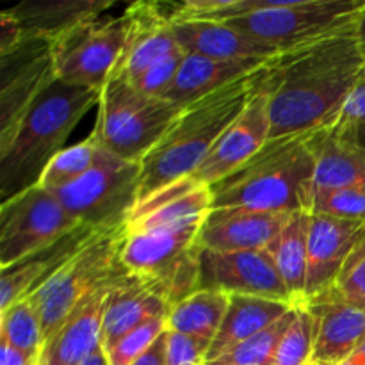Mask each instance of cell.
Listing matches in <instances>:
<instances>
[{
  "label": "cell",
  "instance_id": "cell-1",
  "mask_svg": "<svg viewBox=\"0 0 365 365\" xmlns=\"http://www.w3.org/2000/svg\"><path fill=\"white\" fill-rule=\"evenodd\" d=\"M356 18L267 59L259 73V89L267 98L269 139L317 130L337 120L365 63Z\"/></svg>",
  "mask_w": 365,
  "mask_h": 365
},
{
  "label": "cell",
  "instance_id": "cell-2",
  "mask_svg": "<svg viewBox=\"0 0 365 365\" xmlns=\"http://www.w3.org/2000/svg\"><path fill=\"white\" fill-rule=\"evenodd\" d=\"M314 134L269 139L248 163L210 185L212 209L245 207L274 214L312 212L316 153Z\"/></svg>",
  "mask_w": 365,
  "mask_h": 365
},
{
  "label": "cell",
  "instance_id": "cell-3",
  "mask_svg": "<svg viewBox=\"0 0 365 365\" xmlns=\"http://www.w3.org/2000/svg\"><path fill=\"white\" fill-rule=\"evenodd\" d=\"M260 70L182 107L163 139L141 160L139 200L196 173L225 130L255 96Z\"/></svg>",
  "mask_w": 365,
  "mask_h": 365
},
{
  "label": "cell",
  "instance_id": "cell-4",
  "mask_svg": "<svg viewBox=\"0 0 365 365\" xmlns=\"http://www.w3.org/2000/svg\"><path fill=\"white\" fill-rule=\"evenodd\" d=\"M365 0H189L178 2V20H220L237 31L287 50L351 24Z\"/></svg>",
  "mask_w": 365,
  "mask_h": 365
},
{
  "label": "cell",
  "instance_id": "cell-5",
  "mask_svg": "<svg viewBox=\"0 0 365 365\" xmlns=\"http://www.w3.org/2000/svg\"><path fill=\"white\" fill-rule=\"evenodd\" d=\"M100 91L57 78L32 103L6 145L0 146V200L39 184L50 160L64 150L68 135L91 107Z\"/></svg>",
  "mask_w": 365,
  "mask_h": 365
},
{
  "label": "cell",
  "instance_id": "cell-6",
  "mask_svg": "<svg viewBox=\"0 0 365 365\" xmlns=\"http://www.w3.org/2000/svg\"><path fill=\"white\" fill-rule=\"evenodd\" d=\"M96 107V123L89 138L106 152L139 164L182 109L166 98L143 95L123 75H110Z\"/></svg>",
  "mask_w": 365,
  "mask_h": 365
},
{
  "label": "cell",
  "instance_id": "cell-7",
  "mask_svg": "<svg viewBox=\"0 0 365 365\" xmlns=\"http://www.w3.org/2000/svg\"><path fill=\"white\" fill-rule=\"evenodd\" d=\"M125 235L127 227L96 234L66 266L27 296L41 319L45 344L96 289L128 273L121 264Z\"/></svg>",
  "mask_w": 365,
  "mask_h": 365
},
{
  "label": "cell",
  "instance_id": "cell-8",
  "mask_svg": "<svg viewBox=\"0 0 365 365\" xmlns=\"http://www.w3.org/2000/svg\"><path fill=\"white\" fill-rule=\"evenodd\" d=\"M200 227L125 235L121 264L128 273L145 278L170 310L200 291Z\"/></svg>",
  "mask_w": 365,
  "mask_h": 365
},
{
  "label": "cell",
  "instance_id": "cell-9",
  "mask_svg": "<svg viewBox=\"0 0 365 365\" xmlns=\"http://www.w3.org/2000/svg\"><path fill=\"white\" fill-rule=\"evenodd\" d=\"M141 164L100 150L95 166L68 187L53 191L81 225L107 232L127 227L139 202Z\"/></svg>",
  "mask_w": 365,
  "mask_h": 365
},
{
  "label": "cell",
  "instance_id": "cell-10",
  "mask_svg": "<svg viewBox=\"0 0 365 365\" xmlns=\"http://www.w3.org/2000/svg\"><path fill=\"white\" fill-rule=\"evenodd\" d=\"M81 227L56 196L34 185L0 207V267L13 266Z\"/></svg>",
  "mask_w": 365,
  "mask_h": 365
},
{
  "label": "cell",
  "instance_id": "cell-11",
  "mask_svg": "<svg viewBox=\"0 0 365 365\" xmlns=\"http://www.w3.org/2000/svg\"><path fill=\"white\" fill-rule=\"evenodd\" d=\"M127 41V18L100 16L77 25L53 41L57 78L102 91L116 70Z\"/></svg>",
  "mask_w": 365,
  "mask_h": 365
},
{
  "label": "cell",
  "instance_id": "cell-12",
  "mask_svg": "<svg viewBox=\"0 0 365 365\" xmlns=\"http://www.w3.org/2000/svg\"><path fill=\"white\" fill-rule=\"evenodd\" d=\"M57 81L53 41L25 38L0 53V146L6 145L32 103Z\"/></svg>",
  "mask_w": 365,
  "mask_h": 365
},
{
  "label": "cell",
  "instance_id": "cell-13",
  "mask_svg": "<svg viewBox=\"0 0 365 365\" xmlns=\"http://www.w3.org/2000/svg\"><path fill=\"white\" fill-rule=\"evenodd\" d=\"M200 289L259 296L296 305L267 250L212 252L200 248Z\"/></svg>",
  "mask_w": 365,
  "mask_h": 365
},
{
  "label": "cell",
  "instance_id": "cell-14",
  "mask_svg": "<svg viewBox=\"0 0 365 365\" xmlns=\"http://www.w3.org/2000/svg\"><path fill=\"white\" fill-rule=\"evenodd\" d=\"M312 319L310 365H339L365 341V309L349 303L334 287L303 302Z\"/></svg>",
  "mask_w": 365,
  "mask_h": 365
},
{
  "label": "cell",
  "instance_id": "cell-15",
  "mask_svg": "<svg viewBox=\"0 0 365 365\" xmlns=\"http://www.w3.org/2000/svg\"><path fill=\"white\" fill-rule=\"evenodd\" d=\"M210 210L212 192L209 185L195 177L178 178L139 200L127 221V232L175 230L202 225Z\"/></svg>",
  "mask_w": 365,
  "mask_h": 365
},
{
  "label": "cell",
  "instance_id": "cell-16",
  "mask_svg": "<svg viewBox=\"0 0 365 365\" xmlns=\"http://www.w3.org/2000/svg\"><path fill=\"white\" fill-rule=\"evenodd\" d=\"M271 138V121L267 98L260 89L241 116L225 130L202 166L192 177L205 185H214L237 168L248 163Z\"/></svg>",
  "mask_w": 365,
  "mask_h": 365
},
{
  "label": "cell",
  "instance_id": "cell-17",
  "mask_svg": "<svg viewBox=\"0 0 365 365\" xmlns=\"http://www.w3.org/2000/svg\"><path fill=\"white\" fill-rule=\"evenodd\" d=\"M123 14L127 18V41L113 75H123L128 81H134L160 59L182 50L164 2L141 0L130 4Z\"/></svg>",
  "mask_w": 365,
  "mask_h": 365
},
{
  "label": "cell",
  "instance_id": "cell-18",
  "mask_svg": "<svg viewBox=\"0 0 365 365\" xmlns=\"http://www.w3.org/2000/svg\"><path fill=\"white\" fill-rule=\"evenodd\" d=\"M291 214L262 212L245 207L212 209L198 232V246L212 252L266 250Z\"/></svg>",
  "mask_w": 365,
  "mask_h": 365
},
{
  "label": "cell",
  "instance_id": "cell-19",
  "mask_svg": "<svg viewBox=\"0 0 365 365\" xmlns=\"http://www.w3.org/2000/svg\"><path fill=\"white\" fill-rule=\"evenodd\" d=\"M365 223L310 212L305 302L335 285Z\"/></svg>",
  "mask_w": 365,
  "mask_h": 365
},
{
  "label": "cell",
  "instance_id": "cell-20",
  "mask_svg": "<svg viewBox=\"0 0 365 365\" xmlns=\"http://www.w3.org/2000/svg\"><path fill=\"white\" fill-rule=\"evenodd\" d=\"M96 234H100V230L81 225L34 255L13 266L0 267V312L32 294L39 285L81 253Z\"/></svg>",
  "mask_w": 365,
  "mask_h": 365
},
{
  "label": "cell",
  "instance_id": "cell-21",
  "mask_svg": "<svg viewBox=\"0 0 365 365\" xmlns=\"http://www.w3.org/2000/svg\"><path fill=\"white\" fill-rule=\"evenodd\" d=\"M118 280L102 285L86 298L68 317L61 330L46 342L41 351V359L46 365H81L96 349L102 348L107 298Z\"/></svg>",
  "mask_w": 365,
  "mask_h": 365
},
{
  "label": "cell",
  "instance_id": "cell-22",
  "mask_svg": "<svg viewBox=\"0 0 365 365\" xmlns=\"http://www.w3.org/2000/svg\"><path fill=\"white\" fill-rule=\"evenodd\" d=\"M173 32L185 53L212 59H269L280 52L220 20H178Z\"/></svg>",
  "mask_w": 365,
  "mask_h": 365
},
{
  "label": "cell",
  "instance_id": "cell-23",
  "mask_svg": "<svg viewBox=\"0 0 365 365\" xmlns=\"http://www.w3.org/2000/svg\"><path fill=\"white\" fill-rule=\"evenodd\" d=\"M316 191L365 185V152L353 141L349 128L337 120L314 134Z\"/></svg>",
  "mask_w": 365,
  "mask_h": 365
},
{
  "label": "cell",
  "instance_id": "cell-24",
  "mask_svg": "<svg viewBox=\"0 0 365 365\" xmlns=\"http://www.w3.org/2000/svg\"><path fill=\"white\" fill-rule=\"evenodd\" d=\"M170 307L145 278L127 273L113 285L107 298L102 328V348L109 349L123 335L155 317H166Z\"/></svg>",
  "mask_w": 365,
  "mask_h": 365
},
{
  "label": "cell",
  "instance_id": "cell-25",
  "mask_svg": "<svg viewBox=\"0 0 365 365\" xmlns=\"http://www.w3.org/2000/svg\"><path fill=\"white\" fill-rule=\"evenodd\" d=\"M266 63L267 59H212L185 53L177 77L164 98L175 106L185 107L246 75L255 73Z\"/></svg>",
  "mask_w": 365,
  "mask_h": 365
},
{
  "label": "cell",
  "instance_id": "cell-26",
  "mask_svg": "<svg viewBox=\"0 0 365 365\" xmlns=\"http://www.w3.org/2000/svg\"><path fill=\"white\" fill-rule=\"evenodd\" d=\"M294 307L292 303L278 302V299L230 294L227 314H225L220 331L210 344L205 364L214 362L225 353L234 349L235 346L248 341L250 337L284 317Z\"/></svg>",
  "mask_w": 365,
  "mask_h": 365
},
{
  "label": "cell",
  "instance_id": "cell-27",
  "mask_svg": "<svg viewBox=\"0 0 365 365\" xmlns=\"http://www.w3.org/2000/svg\"><path fill=\"white\" fill-rule=\"evenodd\" d=\"M113 0H56V2H21L11 13L24 29L25 38L56 41L77 25L103 16L114 6Z\"/></svg>",
  "mask_w": 365,
  "mask_h": 365
},
{
  "label": "cell",
  "instance_id": "cell-28",
  "mask_svg": "<svg viewBox=\"0 0 365 365\" xmlns=\"http://www.w3.org/2000/svg\"><path fill=\"white\" fill-rule=\"evenodd\" d=\"M310 212H294L280 234L271 241L267 252L296 305L305 302L307 266H309Z\"/></svg>",
  "mask_w": 365,
  "mask_h": 365
},
{
  "label": "cell",
  "instance_id": "cell-29",
  "mask_svg": "<svg viewBox=\"0 0 365 365\" xmlns=\"http://www.w3.org/2000/svg\"><path fill=\"white\" fill-rule=\"evenodd\" d=\"M230 294L214 289H200L168 314V328L178 334L205 339L212 344L228 309Z\"/></svg>",
  "mask_w": 365,
  "mask_h": 365
},
{
  "label": "cell",
  "instance_id": "cell-30",
  "mask_svg": "<svg viewBox=\"0 0 365 365\" xmlns=\"http://www.w3.org/2000/svg\"><path fill=\"white\" fill-rule=\"evenodd\" d=\"M0 341L39 360L45 348V337L39 314L31 299H20L0 312Z\"/></svg>",
  "mask_w": 365,
  "mask_h": 365
},
{
  "label": "cell",
  "instance_id": "cell-31",
  "mask_svg": "<svg viewBox=\"0 0 365 365\" xmlns=\"http://www.w3.org/2000/svg\"><path fill=\"white\" fill-rule=\"evenodd\" d=\"M296 309H298V305L289 310L284 317L264 328L262 331L250 337L248 341L241 342L234 349L225 353L223 356L205 365H271L280 341L294 321Z\"/></svg>",
  "mask_w": 365,
  "mask_h": 365
},
{
  "label": "cell",
  "instance_id": "cell-32",
  "mask_svg": "<svg viewBox=\"0 0 365 365\" xmlns=\"http://www.w3.org/2000/svg\"><path fill=\"white\" fill-rule=\"evenodd\" d=\"M100 150L102 148L91 138L73 146H68L50 160V164L39 178V185H43L48 191H59V189H64L73 182L81 180L96 164Z\"/></svg>",
  "mask_w": 365,
  "mask_h": 365
},
{
  "label": "cell",
  "instance_id": "cell-33",
  "mask_svg": "<svg viewBox=\"0 0 365 365\" xmlns=\"http://www.w3.org/2000/svg\"><path fill=\"white\" fill-rule=\"evenodd\" d=\"M166 330L168 316L146 321L141 327L134 328L127 335H123L109 349H103L107 356V362H109V365H132L155 344L157 339Z\"/></svg>",
  "mask_w": 365,
  "mask_h": 365
},
{
  "label": "cell",
  "instance_id": "cell-34",
  "mask_svg": "<svg viewBox=\"0 0 365 365\" xmlns=\"http://www.w3.org/2000/svg\"><path fill=\"white\" fill-rule=\"evenodd\" d=\"M312 360V319L307 307L298 305L291 328L285 331L271 365H310Z\"/></svg>",
  "mask_w": 365,
  "mask_h": 365
},
{
  "label": "cell",
  "instance_id": "cell-35",
  "mask_svg": "<svg viewBox=\"0 0 365 365\" xmlns=\"http://www.w3.org/2000/svg\"><path fill=\"white\" fill-rule=\"evenodd\" d=\"M312 212L365 223V185L316 191Z\"/></svg>",
  "mask_w": 365,
  "mask_h": 365
},
{
  "label": "cell",
  "instance_id": "cell-36",
  "mask_svg": "<svg viewBox=\"0 0 365 365\" xmlns=\"http://www.w3.org/2000/svg\"><path fill=\"white\" fill-rule=\"evenodd\" d=\"M334 289L349 303L365 309V225L335 280Z\"/></svg>",
  "mask_w": 365,
  "mask_h": 365
},
{
  "label": "cell",
  "instance_id": "cell-37",
  "mask_svg": "<svg viewBox=\"0 0 365 365\" xmlns=\"http://www.w3.org/2000/svg\"><path fill=\"white\" fill-rule=\"evenodd\" d=\"M184 57V50H180V52L177 53H171V56L164 57L159 63L150 66L146 71H143V73L139 75V77H135L134 81L128 82H130L138 91H141L143 95L164 98V95H166L168 89L171 88L175 77H177L178 68H180Z\"/></svg>",
  "mask_w": 365,
  "mask_h": 365
},
{
  "label": "cell",
  "instance_id": "cell-38",
  "mask_svg": "<svg viewBox=\"0 0 365 365\" xmlns=\"http://www.w3.org/2000/svg\"><path fill=\"white\" fill-rule=\"evenodd\" d=\"M210 342L166 330V365H205Z\"/></svg>",
  "mask_w": 365,
  "mask_h": 365
},
{
  "label": "cell",
  "instance_id": "cell-39",
  "mask_svg": "<svg viewBox=\"0 0 365 365\" xmlns=\"http://www.w3.org/2000/svg\"><path fill=\"white\" fill-rule=\"evenodd\" d=\"M337 121L341 125H346V127L364 123L365 121V63L360 68L355 86H353Z\"/></svg>",
  "mask_w": 365,
  "mask_h": 365
},
{
  "label": "cell",
  "instance_id": "cell-40",
  "mask_svg": "<svg viewBox=\"0 0 365 365\" xmlns=\"http://www.w3.org/2000/svg\"><path fill=\"white\" fill-rule=\"evenodd\" d=\"M25 39L24 29L9 9L0 13V53H6Z\"/></svg>",
  "mask_w": 365,
  "mask_h": 365
},
{
  "label": "cell",
  "instance_id": "cell-41",
  "mask_svg": "<svg viewBox=\"0 0 365 365\" xmlns=\"http://www.w3.org/2000/svg\"><path fill=\"white\" fill-rule=\"evenodd\" d=\"M132 365H166V331L155 341V344Z\"/></svg>",
  "mask_w": 365,
  "mask_h": 365
},
{
  "label": "cell",
  "instance_id": "cell-42",
  "mask_svg": "<svg viewBox=\"0 0 365 365\" xmlns=\"http://www.w3.org/2000/svg\"><path fill=\"white\" fill-rule=\"evenodd\" d=\"M2 346V365H36L38 360L32 359V356L25 355V353L18 351L13 346H9L7 342L0 341Z\"/></svg>",
  "mask_w": 365,
  "mask_h": 365
},
{
  "label": "cell",
  "instance_id": "cell-43",
  "mask_svg": "<svg viewBox=\"0 0 365 365\" xmlns=\"http://www.w3.org/2000/svg\"><path fill=\"white\" fill-rule=\"evenodd\" d=\"M346 127V125H344ZM349 128V134H351L353 141L356 143V145L360 146V148L365 152V121L364 123H359V125H351Z\"/></svg>",
  "mask_w": 365,
  "mask_h": 365
},
{
  "label": "cell",
  "instance_id": "cell-44",
  "mask_svg": "<svg viewBox=\"0 0 365 365\" xmlns=\"http://www.w3.org/2000/svg\"><path fill=\"white\" fill-rule=\"evenodd\" d=\"M356 36H359L360 48H362L365 56V7L359 13V18H356Z\"/></svg>",
  "mask_w": 365,
  "mask_h": 365
},
{
  "label": "cell",
  "instance_id": "cell-45",
  "mask_svg": "<svg viewBox=\"0 0 365 365\" xmlns=\"http://www.w3.org/2000/svg\"><path fill=\"white\" fill-rule=\"evenodd\" d=\"M81 365H109V362H107V356H106V351H103V348H100L96 349L89 359H86Z\"/></svg>",
  "mask_w": 365,
  "mask_h": 365
},
{
  "label": "cell",
  "instance_id": "cell-46",
  "mask_svg": "<svg viewBox=\"0 0 365 365\" xmlns=\"http://www.w3.org/2000/svg\"><path fill=\"white\" fill-rule=\"evenodd\" d=\"M339 365H365V355L360 349H356L353 355H349L344 362H341Z\"/></svg>",
  "mask_w": 365,
  "mask_h": 365
},
{
  "label": "cell",
  "instance_id": "cell-47",
  "mask_svg": "<svg viewBox=\"0 0 365 365\" xmlns=\"http://www.w3.org/2000/svg\"><path fill=\"white\" fill-rule=\"evenodd\" d=\"M36 365H46V362H45V360H43V359H41V356H39L38 364H36Z\"/></svg>",
  "mask_w": 365,
  "mask_h": 365
},
{
  "label": "cell",
  "instance_id": "cell-48",
  "mask_svg": "<svg viewBox=\"0 0 365 365\" xmlns=\"http://www.w3.org/2000/svg\"><path fill=\"white\" fill-rule=\"evenodd\" d=\"M359 349H360V351H362V353H364V355H365V341L362 342V346H360V348H359Z\"/></svg>",
  "mask_w": 365,
  "mask_h": 365
}]
</instances>
